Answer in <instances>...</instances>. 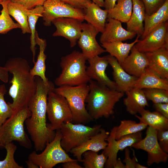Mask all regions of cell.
<instances>
[{"label": "cell", "instance_id": "obj_1", "mask_svg": "<svg viewBox=\"0 0 168 168\" xmlns=\"http://www.w3.org/2000/svg\"><path fill=\"white\" fill-rule=\"evenodd\" d=\"M36 84L35 93L28 104L31 115L25 121L27 130L36 151H42L47 143L54 138L56 132L46 123L47 97L49 92L55 88L49 81L44 82L38 76L35 77Z\"/></svg>", "mask_w": 168, "mask_h": 168}, {"label": "cell", "instance_id": "obj_2", "mask_svg": "<svg viewBox=\"0 0 168 168\" xmlns=\"http://www.w3.org/2000/svg\"><path fill=\"white\" fill-rule=\"evenodd\" d=\"M4 67L12 75L8 94L12 99V103H9L13 113L28 107L36 91L35 77L30 73V67L27 61L21 57L9 59Z\"/></svg>", "mask_w": 168, "mask_h": 168}, {"label": "cell", "instance_id": "obj_3", "mask_svg": "<svg viewBox=\"0 0 168 168\" xmlns=\"http://www.w3.org/2000/svg\"><path fill=\"white\" fill-rule=\"evenodd\" d=\"M90 91L86 99V109L93 119L106 118L112 115L115 104L124 93L100 84L95 80L89 82Z\"/></svg>", "mask_w": 168, "mask_h": 168}, {"label": "cell", "instance_id": "obj_4", "mask_svg": "<svg viewBox=\"0 0 168 168\" xmlns=\"http://www.w3.org/2000/svg\"><path fill=\"white\" fill-rule=\"evenodd\" d=\"M87 60L82 52L76 50L62 57L60 63L61 72L55 79V84L58 86L87 84L91 79L86 72Z\"/></svg>", "mask_w": 168, "mask_h": 168}, {"label": "cell", "instance_id": "obj_5", "mask_svg": "<svg viewBox=\"0 0 168 168\" xmlns=\"http://www.w3.org/2000/svg\"><path fill=\"white\" fill-rule=\"evenodd\" d=\"M31 115L28 106L14 113L4 122L0 127V148L13 141L25 148H31L32 143L24 126L26 119Z\"/></svg>", "mask_w": 168, "mask_h": 168}, {"label": "cell", "instance_id": "obj_6", "mask_svg": "<svg viewBox=\"0 0 168 168\" xmlns=\"http://www.w3.org/2000/svg\"><path fill=\"white\" fill-rule=\"evenodd\" d=\"M89 91L87 84L76 86H62L53 90L55 92L63 96L67 100L72 115V122L83 124L93 120L85 104Z\"/></svg>", "mask_w": 168, "mask_h": 168}, {"label": "cell", "instance_id": "obj_7", "mask_svg": "<svg viewBox=\"0 0 168 168\" xmlns=\"http://www.w3.org/2000/svg\"><path fill=\"white\" fill-rule=\"evenodd\" d=\"M61 139L60 129L56 130L54 138L47 143L43 151L40 154L32 152L29 155L28 160L40 168H52L58 164L75 160L71 158L61 147Z\"/></svg>", "mask_w": 168, "mask_h": 168}, {"label": "cell", "instance_id": "obj_8", "mask_svg": "<svg viewBox=\"0 0 168 168\" xmlns=\"http://www.w3.org/2000/svg\"><path fill=\"white\" fill-rule=\"evenodd\" d=\"M101 128V125L90 127L72 122L63 123L59 129L61 134V147L67 153L70 152L72 149L99 133Z\"/></svg>", "mask_w": 168, "mask_h": 168}, {"label": "cell", "instance_id": "obj_9", "mask_svg": "<svg viewBox=\"0 0 168 168\" xmlns=\"http://www.w3.org/2000/svg\"><path fill=\"white\" fill-rule=\"evenodd\" d=\"M47 114L50 122L48 125L53 130L59 129L63 123L72 122V114L66 99L53 90L48 96Z\"/></svg>", "mask_w": 168, "mask_h": 168}, {"label": "cell", "instance_id": "obj_10", "mask_svg": "<svg viewBox=\"0 0 168 168\" xmlns=\"http://www.w3.org/2000/svg\"><path fill=\"white\" fill-rule=\"evenodd\" d=\"M43 6L42 17L46 26H50L54 20L59 18L70 17L84 21L83 9L74 7L61 0H46Z\"/></svg>", "mask_w": 168, "mask_h": 168}, {"label": "cell", "instance_id": "obj_11", "mask_svg": "<svg viewBox=\"0 0 168 168\" xmlns=\"http://www.w3.org/2000/svg\"><path fill=\"white\" fill-rule=\"evenodd\" d=\"M116 126L111 130L106 139L108 145L102 153L107 158L105 166L107 168H114L117 160V154L119 151H123L126 148L131 147L133 144L142 139V131L124 136L119 140L115 138Z\"/></svg>", "mask_w": 168, "mask_h": 168}, {"label": "cell", "instance_id": "obj_12", "mask_svg": "<svg viewBox=\"0 0 168 168\" xmlns=\"http://www.w3.org/2000/svg\"><path fill=\"white\" fill-rule=\"evenodd\" d=\"M147 127L145 138L133 144L131 147L147 152V163L148 166L154 163L166 162L168 155L162 150L159 144L157 137V130L150 126Z\"/></svg>", "mask_w": 168, "mask_h": 168}, {"label": "cell", "instance_id": "obj_13", "mask_svg": "<svg viewBox=\"0 0 168 168\" xmlns=\"http://www.w3.org/2000/svg\"><path fill=\"white\" fill-rule=\"evenodd\" d=\"M138 50L145 53L162 47L168 48V21L163 22L135 44Z\"/></svg>", "mask_w": 168, "mask_h": 168}, {"label": "cell", "instance_id": "obj_14", "mask_svg": "<svg viewBox=\"0 0 168 168\" xmlns=\"http://www.w3.org/2000/svg\"><path fill=\"white\" fill-rule=\"evenodd\" d=\"M99 33L90 24L82 23V31L77 43L82 53L87 60L106 52L96 40V36Z\"/></svg>", "mask_w": 168, "mask_h": 168}, {"label": "cell", "instance_id": "obj_15", "mask_svg": "<svg viewBox=\"0 0 168 168\" xmlns=\"http://www.w3.org/2000/svg\"><path fill=\"white\" fill-rule=\"evenodd\" d=\"M76 18L62 17L56 19L52 22L56 28L53 36H60L68 39L71 47L76 44L82 31V22Z\"/></svg>", "mask_w": 168, "mask_h": 168}, {"label": "cell", "instance_id": "obj_16", "mask_svg": "<svg viewBox=\"0 0 168 168\" xmlns=\"http://www.w3.org/2000/svg\"><path fill=\"white\" fill-rule=\"evenodd\" d=\"M87 60L89 65L86 68V72L90 78L100 85L118 91L115 82L111 80L105 73L109 64L107 55L102 57L97 55Z\"/></svg>", "mask_w": 168, "mask_h": 168}, {"label": "cell", "instance_id": "obj_17", "mask_svg": "<svg viewBox=\"0 0 168 168\" xmlns=\"http://www.w3.org/2000/svg\"><path fill=\"white\" fill-rule=\"evenodd\" d=\"M100 40L101 43L123 41L134 38L137 34L124 29L120 21L111 18L107 19Z\"/></svg>", "mask_w": 168, "mask_h": 168}, {"label": "cell", "instance_id": "obj_18", "mask_svg": "<svg viewBox=\"0 0 168 168\" xmlns=\"http://www.w3.org/2000/svg\"><path fill=\"white\" fill-rule=\"evenodd\" d=\"M109 134V132L101 128L99 133L92 136L80 146L72 149L70 152L78 161L82 162V154L85 151H91L98 152L105 148L108 144L106 139Z\"/></svg>", "mask_w": 168, "mask_h": 168}, {"label": "cell", "instance_id": "obj_19", "mask_svg": "<svg viewBox=\"0 0 168 168\" xmlns=\"http://www.w3.org/2000/svg\"><path fill=\"white\" fill-rule=\"evenodd\" d=\"M130 51L120 65L128 73L138 78L148 67V60L145 53L139 51L135 45Z\"/></svg>", "mask_w": 168, "mask_h": 168}, {"label": "cell", "instance_id": "obj_20", "mask_svg": "<svg viewBox=\"0 0 168 168\" xmlns=\"http://www.w3.org/2000/svg\"><path fill=\"white\" fill-rule=\"evenodd\" d=\"M107 56L109 64L113 70L114 82L117 86L118 91L124 93L133 88L138 78L126 72L114 57L110 54Z\"/></svg>", "mask_w": 168, "mask_h": 168}, {"label": "cell", "instance_id": "obj_21", "mask_svg": "<svg viewBox=\"0 0 168 168\" xmlns=\"http://www.w3.org/2000/svg\"><path fill=\"white\" fill-rule=\"evenodd\" d=\"M145 53L148 67L161 77L168 79V48L162 47Z\"/></svg>", "mask_w": 168, "mask_h": 168}, {"label": "cell", "instance_id": "obj_22", "mask_svg": "<svg viewBox=\"0 0 168 168\" xmlns=\"http://www.w3.org/2000/svg\"><path fill=\"white\" fill-rule=\"evenodd\" d=\"M83 10L84 20L93 26L99 32L102 33L105 29L108 10L102 9L92 2L89 3Z\"/></svg>", "mask_w": 168, "mask_h": 168}, {"label": "cell", "instance_id": "obj_23", "mask_svg": "<svg viewBox=\"0 0 168 168\" xmlns=\"http://www.w3.org/2000/svg\"><path fill=\"white\" fill-rule=\"evenodd\" d=\"M125 93L127 97L124 100V104L127 111L131 114L136 115L148 106L142 89L133 87Z\"/></svg>", "mask_w": 168, "mask_h": 168}, {"label": "cell", "instance_id": "obj_24", "mask_svg": "<svg viewBox=\"0 0 168 168\" xmlns=\"http://www.w3.org/2000/svg\"><path fill=\"white\" fill-rule=\"evenodd\" d=\"M133 87L160 88L168 90V79L163 78L147 67L136 80Z\"/></svg>", "mask_w": 168, "mask_h": 168}, {"label": "cell", "instance_id": "obj_25", "mask_svg": "<svg viewBox=\"0 0 168 168\" xmlns=\"http://www.w3.org/2000/svg\"><path fill=\"white\" fill-rule=\"evenodd\" d=\"M133 10L130 17L127 23V30L135 32L140 36L143 33V22L145 16L144 6L141 0H132Z\"/></svg>", "mask_w": 168, "mask_h": 168}, {"label": "cell", "instance_id": "obj_26", "mask_svg": "<svg viewBox=\"0 0 168 168\" xmlns=\"http://www.w3.org/2000/svg\"><path fill=\"white\" fill-rule=\"evenodd\" d=\"M132 43H128L122 41L104 43L102 47L110 55L114 57L120 64H121L129 55L133 46L138 42L140 36L138 35Z\"/></svg>", "mask_w": 168, "mask_h": 168}, {"label": "cell", "instance_id": "obj_27", "mask_svg": "<svg viewBox=\"0 0 168 168\" xmlns=\"http://www.w3.org/2000/svg\"><path fill=\"white\" fill-rule=\"evenodd\" d=\"M168 20V0L156 12L150 15H145L142 39L161 23Z\"/></svg>", "mask_w": 168, "mask_h": 168}, {"label": "cell", "instance_id": "obj_28", "mask_svg": "<svg viewBox=\"0 0 168 168\" xmlns=\"http://www.w3.org/2000/svg\"><path fill=\"white\" fill-rule=\"evenodd\" d=\"M139 114L141 116L137 114L135 115L140 123L145 124L157 130H168V118L157 111L151 112L144 109Z\"/></svg>", "mask_w": 168, "mask_h": 168}, {"label": "cell", "instance_id": "obj_29", "mask_svg": "<svg viewBox=\"0 0 168 168\" xmlns=\"http://www.w3.org/2000/svg\"><path fill=\"white\" fill-rule=\"evenodd\" d=\"M35 40L36 44L39 46L40 51L37 60L34 64V66L30 69V73L33 77L38 76L44 82L47 83L49 80L45 75V61L47 56L44 53V51L47 44L46 40L45 39L40 38L37 31L35 34Z\"/></svg>", "mask_w": 168, "mask_h": 168}, {"label": "cell", "instance_id": "obj_30", "mask_svg": "<svg viewBox=\"0 0 168 168\" xmlns=\"http://www.w3.org/2000/svg\"><path fill=\"white\" fill-rule=\"evenodd\" d=\"M117 3L111 9L108 10L107 18L117 20L127 23L129 20L133 10L132 0H117Z\"/></svg>", "mask_w": 168, "mask_h": 168}, {"label": "cell", "instance_id": "obj_31", "mask_svg": "<svg viewBox=\"0 0 168 168\" xmlns=\"http://www.w3.org/2000/svg\"><path fill=\"white\" fill-rule=\"evenodd\" d=\"M8 13L21 26L22 33H30L29 26L26 9L21 6L9 1L7 4Z\"/></svg>", "mask_w": 168, "mask_h": 168}, {"label": "cell", "instance_id": "obj_32", "mask_svg": "<svg viewBox=\"0 0 168 168\" xmlns=\"http://www.w3.org/2000/svg\"><path fill=\"white\" fill-rule=\"evenodd\" d=\"M43 9V6H39L27 10L28 23L31 34L30 49L32 53L33 62L34 64L35 63V58L36 49L35 46L37 44L35 40V34L36 31L35 29V25L39 18L42 16Z\"/></svg>", "mask_w": 168, "mask_h": 168}, {"label": "cell", "instance_id": "obj_33", "mask_svg": "<svg viewBox=\"0 0 168 168\" xmlns=\"http://www.w3.org/2000/svg\"><path fill=\"white\" fill-rule=\"evenodd\" d=\"M116 127L115 138L117 140L124 136L142 131L148 125L130 120H124L121 121L119 126Z\"/></svg>", "mask_w": 168, "mask_h": 168}, {"label": "cell", "instance_id": "obj_34", "mask_svg": "<svg viewBox=\"0 0 168 168\" xmlns=\"http://www.w3.org/2000/svg\"><path fill=\"white\" fill-rule=\"evenodd\" d=\"M82 156V162L85 168H103L107 160L103 153L99 155L97 152L91 151H85Z\"/></svg>", "mask_w": 168, "mask_h": 168}, {"label": "cell", "instance_id": "obj_35", "mask_svg": "<svg viewBox=\"0 0 168 168\" xmlns=\"http://www.w3.org/2000/svg\"><path fill=\"white\" fill-rule=\"evenodd\" d=\"M10 0L2 1L0 3L2 8L0 14V34H5L10 30L21 28L20 25L15 23L11 17L7 9V4Z\"/></svg>", "mask_w": 168, "mask_h": 168}, {"label": "cell", "instance_id": "obj_36", "mask_svg": "<svg viewBox=\"0 0 168 168\" xmlns=\"http://www.w3.org/2000/svg\"><path fill=\"white\" fill-rule=\"evenodd\" d=\"M6 152L5 158L0 161V168H23L15 161L14 154L17 146L12 142L6 144L4 147Z\"/></svg>", "mask_w": 168, "mask_h": 168}, {"label": "cell", "instance_id": "obj_37", "mask_svg": "<svg viewBox=\"0 0 168 168\" xmlns=\"http://www.w3.org/2000/svg\"><path fill=\"white\" fill-rule=\"evenodd\" d=\"M147 100L154 104L168 103V90L160 88L142 89Z\"/></svg>", "mask_w": 168, "mask_h": 168}, {"label": "cell", "instance_id": "obj_38", "mask_svg": "<svg viewBox=\"0 0 168 168\" xmlns=\"http://www.w3.org/2000/svg\"><path fill=\"white\" fill-rule=\"evenodd\" d=\"M7 90L4 84L0 85V127L13 114V111L9 103L4 99Z\"/></svg>", "mask_w": 168, "mask_h": 168}, {"label": "cell", "instance_id": "obj_39", "mask_svg": "<svg viewBox=\"0 0 168 168\" xmlns=\"http://www.w3.org/2000/svg\"><path fill=\"white\" fill-rule=\"evenodd\" d=\"M166 0H141L144 6L146 15H150L157 11Z\"/></svg>", "mask_w": 168, "mask_h": 168}, {"label": "cell", "instance_id": "obj_40", "mask_svg": "<svg viewBox=\"0 0 168 168\" xmlns=\"http://www.w3.org/2000/svg\"><path fill=\"white\" fill-rule=\"evenodd\" d=\"M46 0H10L14 3L19 4L24 8L30 9L36 7L43 6Z\"/></svg>", "mask_w": 168, "mask_h": 168}, {"label": "cell", "instance_id": "obj_41", "mask_svg": "<svg viewBox=\"0 0 168 168\" xmlns=\"http://www.w3.org/2000/svg\"><path fill=\"white\" fill-rule=\"evenodd\" d=\"M157 137L159 144L165 152L168 153V130H157Z\"/></svg>", "mask_w": 168, "mask_h": 168}, {"label": "cell", "instance_id": "obj_42", "mask_svg": "<svg viewBox=\"0 0 168 168\" xmlns=\"http://www.w3.org/2000/svg\"><path fill=\"white\" fill-rule=\"evenodd\" d=\"M64 2L76 8L84 9L91 0H61Z\"/></svg>", "mask_w": 168, "mask_h": 168}, {"label": "cell", "instance_id": "obj_43", "mask_svg": "<svg viewBox=\"0 0 168 168\" xmlns=\"http://www.w3.org/2000/svg\"><path fill=\"white\" fill-rule=\"evenodd\" d=\"M125 157L123 162L125 163V168H135L137 159L134 155L133 159L130 156V151L128 147L125 149Z\"/></svg>", "mask_w": 168, "mask_h": 168}, {"label": "cell", "instance_id": "obj_44", "mask_svg": "<svg viewBox=\"0 0 168 168\" xmlns=\"http://www.w3.org/2000/svg\"><path fill=\"white\" fill-rule=\"evenodd\" d=\"M153 106L156 111L168 118V103L153 104Z\"/></svg>", "mask_w": 168, "mask_h": 168}, {"label": "cell", "instance_id": "obj_45", "mask_svg": "<svg viewBox=\"0 0 168 168\" xmlns=\"http://www.w3.org/2000/svg\"><path fill=\"white\" fill-rule=\"evenodd\" d=\"M9 72L4 66H0V80L4 83H7L9 80Z\"/></svg>", "mask_w": 168, "mask_h": 168}, {"label": "cell", "instance_id": "obj_46", "mask_svg": "<svg viewBox=\"0 0 168 168\" xmlns=\"http://www.w3.org/2000/svg\"><path fill=\"white\" fill-rule=\"evenodd\" d=\"M78 161L75 159L74 161H68L64 163L62 165L63 168H82L78 163Z\"/></svg>", "mask_w": 168, "mask_h": 168}, {"label": "cell", "instance_id": "obj_47", "mask_svg": "<svg viewBox=\"0 0 168 168\" xmlns=\"http://www.w3.org/2000/svg\"><path fill=\"white\" fill-rule=\"evenodd\" d=\"M117 0H104L105 9L109 10L112 8L116 3Z\"/></svg>", "mask_w": 168, "mask_h": 168}, {"label": "cell", "instance_id": "obj_48", "mask_svg": "<svg viewBox=\"0 0 168 168\" xmlns=\"http://www.w3.org/2000/svg\"><path fill=\"white\" fill-rule=\"evenodd\" d=\"M114 168H125V166L121 161L120 159H117L116 163L114 166Z\"/></svg>", "mask_w": 168, "mask_h": 168}, {"label": "cell", "instance_id": "obj_49", "mask_svg": "<svg viewBox=\"0 0 168 168\" xmlns=\"http://www.w3.org/2000/svg\"><path fill=\"white\" fill-rule=\"evenodd\" d=\"M26 163L28 168H38L39 167L33 162L28 160L26 161Z\"/></svg>", "mask_w": 168, "mask_h": 168}, {"label": "cell", "instance_id": "obj_50", "mask_svg": "<svg viewBox=\"0 0 168 168\" xmlns=\"http://www.w3.org/2000/svg\"><path fill=\"white\" fill-rule=\"evenodd\" d=\"M91 1L100 7H104V0H91Z\"/></svg>", "mask_w": 168, "mask_h": 168}, {"label": "cell", "instance_id": "obj_51", "mask_svg": "<svg viewBox=\"0 0 168 168\" xmlns=\"http://www.w3.org/2000/svg\"><path fill=\"white\" fill-rule=\"evenodd\" d=\"M147 167L143 166V165H142L138 163H137V162H136L135 166V168H147Z\"/></svg>", "mask_w": 168, "mask_h": 168}, {"label": "cell", "instance_id": "obj_52", "mask_svg": "<svg viewBox=\"0 0 168 168\" xmlns=\"http://www.w3.org/2000/svg\"><path fill=\"white\" fill-rule=\"evenodd\" d=\"M2 1L1 0H0V2Z\"/></svg>", "mask_w": 168, "mask_h": 168}, {"label": "cell", "instance_id": "obj_53", "mask_svg": "<svg viewBox=\"0 0 168 168\" xmlns=\"http://www.w3.org/2000/svg\"><path fill=\"white\" fill-rule=\"evenodd\" d=\"M2 1H3V0H1Z\"/></svg>", "mask_w": 168, "mask_h": 168}]
</instances>
